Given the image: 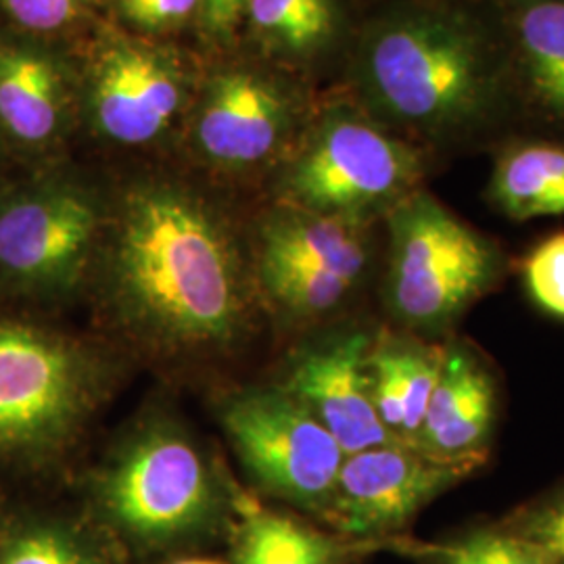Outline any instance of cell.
Listing matches in <instances>:
<instances>
[{
    "instance_id": "6da1fadb",
    "label": "cell",
    "mask_w": 564,
    "mask_h": 564,
    "mask_svg": "<svg viewBox=\"0 0 564 564\" xmlns=\"http://www.w3.org/2000/svg\"><path fill=\"white\" fill-rule=\"evenodd\" d=\"M107 286L121 321L170 349L226 345L247 321L237 242L202 197L172 182H141L123 195Z\"/></svg>"
},
{
    "instance_id": "7a4b0ae2",
    "label": "cell",
    "mask_w": 564,
    "mask_h": 564,
    "mask_svg": "<svg viewBox=\"0 0 564 564\" xmlns=\"http://www.w3.org/2000/svg\"><path fill=\"white\" fill-rule=\"evenodd\" d=\"M364 99L423 134L477 126L498 107L505 67L489 32L458 7L414 4L377 21L358 53Z\"/></svg>"
},
{
    "instance_id": "3957f363",
    "label": "cell",
    "mask_w": 564,
    "mask_h": 564,
    "mask_svg": "<svg viewBox=\"0 0 564 564\" xmlns=\"http://www.w3.org/2000/svg\"><path fill=\"white\" fill-rule=\"evenodd\" d=\"M500 251L429 193L389 209L387 300L414 328H442L494 284Z\"/></svg>"
},
{
    "instance_id": "277c9868",
    "label": "cell",
    "mask_w": 564,
    "mask_h": 564,
    "mask_svg": "<svg viewBox=\"0 0 564 564\" xmlns=\"http://www.w3.org/2000/svg\"><path fill=\"white\" fill-rule=\"evenodd\" d=\"M423 163L408 142L354 109L326 111L282 178L284 205L366 220L414 193Z\"/></svg>"
},
{
    "instance_id": "5b68a950",
    "label": "cell",
    "mask_w": 564,
    "mask_h": 564,
    "mask_svg": "<svg viewBox=\"0 0 564 564\" xmlns=\"http://www.w3.org/2000/svg\"><path fill=\"white\" fill-rule=\"evenodd\" d=\"M99 500L121 531L162 544L212 519L218 484L212 464L186 435L153 426L113 456L99 481Z\"/></svg>"
},
{
    "instance_id": "8992f818",
    "label": "cell",
    "mask_w": 564,
    "mask_h": 564,
    "mask_svg": "<svg viewBox=\"0 0 564 564\" xmlns=\"http://www.w3.org/2000/svg\"><path fill=\"white\" fill-rule=\"evenodd\" d=\"M102 228L101 203L63 176H41L0 193V274L34 293L80 281Z\"/></svg>"
},
{
    "instance_id": "52a82bcc",
    "label": "cell",
    "mask_w": 564,
    "mask_h": 564,
    "mask_svg": "<svg viewBox=\"0 0 564 564\" xmlns=\"http://www.w3.org/2000/svg\"><path fill=\"white\" fill-rule=\"evenodd\" d=\"M223 424L256 484L289 502L326 508L345 452L300 400L282 387L241 391L224 403Z\"/></svg>"
},
{
    "instance_id": "ba28073f",
    "label": "cell",
    "mask_w": 564,
    "mask_h": 564,
    "mask_svg": "<svg viewBox=\"0 0 564 564\" xmlns=\"http://www.w3.org/2000/svg\"><path fill=\"white\" fill-rule=\"evenodd\" d=\"M95 366L72 343L0 323V449L59 444L93 405Z\"/></svg>"
},
{
    "instance_id": "9c48e42d",
    "label": "cell",
    "mask_w": 564,
    "mask_h": 564,
    "mask_svg": "<svg viewBox=\"0 0 564 564\" xmlns=\"http://www.w3.org/2000/svg\"><path fill=\"white\" fill-rule=\"evenodd\" d=\"M479 466L481 460L440 458L400 440L368 447L345 456L324 510L343 533H389Z\"/></svg>"
},
{
    "instance_id": "30bf717a",
    "label": "cell",
    "mask_w": 564,
    "mask_h": 564,
    "mask_svg": "<svg viewBox=\"0 0 564 564\" xmlns=\"http://www.w3.org/2000/svg\"><path fill=\"white\" fill-rule=\"evenodd\" d=\"M184 99L181 63L147 42H105L88 69V116L102 139L116 144L142 147L162 139Z\"/></svg>"
},
{
    "instance_id": "8fae6325",
    "label": "cell",
    "mask_w": 564,
    "mask_h": 564,
    "mask_svg": "<svg viewBox=\"0 0 564 564\" xmlns=\"http://www.w3.org/2000/svg\"><path fill=\"white\" fill-rule=\"evenodd\" d=\"M293 126V101L281 84L253 69H226L203 88L193 139L203 160L245 172L276 158Z\"/></svg>"
},
{
    "instance_id": "7c38bea8",
    "label": "cell",
    "mask_w": 564,
    "mask_h": 564,
    "mask_svg": "<svg viewBox=\"0 0 564 564\" xmlns=\"http://www.w3.org/2000/svg\"><path fill=\"white\" fill-rule=\"evenodd\" d=\"M370 349L364 333L312 345L295 356L282 384L324 424L345 456L398 442L384 429L372 403Z\"/></svg>"
},
{
    "instance_id": "4fadbf2b",
    "label": "cell",
    "mask_w": 564,
    "mask_h": 564,
    "mask_svg": "<svg viewBox=\"0 0 564 564\" xmlns=\"http://www.w3.org/2000/svg\"><path fill=\"white\" fill-rule=\"evenodd\" d=\"M76 86L67 63L41 39L0 36V144L42 158L67 134Z\"/></svg>"
},
{
    "instance_id": "5bb4252c",
    "label": "cell",
    "mask_w": 564,
    "mask_h": 564,
    "mask_svg": "<svg viewBox=\"0 0 564 564\" xmlns=\"http://www.w3.org/2000/svg\"><path fill=\"white\" fill-rule=\"evenodd\" d=\"M496 419V384L466 349L445 351L437 387L410 444L449 460H481Z\"/></svg>"
},
{
    "instance_id": "9a60e30c",
    "label": "cell",
    "mask_w": 564,
    "mask_h": 564,
    "mask_svg": "<svg viewBox=\"0 0 564 564\" xmlns=\"http://www.w3.org/2000/svg\"><path fill=\"white\" fill-rule=\"evenodd\" d=\"M362 220L282 205L262 228L260 263L318 268L358 282L368 265Z\"/></svg>"
},
{
    "instance_id": "2e32d148",
    "label": "cell",
    "mask_w": 564,
    "mask_h": 564,
    "mask_svg": "<svg viewBox=\"0 0 564 564\" xmlns=\"http://www.w3.org/2000/svg\"><path fill=\"white\" fill-rule=\"evenodd\" d=\"M506 21L533 97L564 120V0H506Z\"/></svg>"
},
{
    "instance_id": "e0dca14e",
    "label": "cell",
    "mask_w": 564,
    "mask_h": 564,
    "mask_svg": "<svg viewBox=\"0 0 564 564\" xmlns=\"http://www.w3.org/2000/svg\"><path fill=\"white\" fill-rule=\"evenodd\" d=\"M489 195L508 218L523 223L564 214V147L524 142L496 163Z\"/></svg>"
},
{
    "instance_id": "ac0fdd59",
    "label": "cell",
    "mask_w": 564,
    "mask_h": 564,
    "mask_svg": "<svg viewBox=\"0 0 564 564\" xmlns=\"http://www.w3.org/2000/svg\"><path fill=\"white\" fill-rule=\"evenodd\" d=\"M245 20L272 55L310 59L335 39L339 11L335 0H247Z\"/></svg>"
},
{
    "instance_id": "d6986e66",
    "label": "cell",
    "mask_w": 564,
    "mask_h": 564,
    "mask_svg": "<svg viewBox=\"0 0 564 564\" xmlns=\"http://www.w3.org/2000/svg\"><path fill=\"white\" fill-rule=\"evenodd\" d=\"M341 550L321 531L274 512H258L242 524L237 564H335Z\"/></svg>"
},
{
    "instance_id": "ffe728a7",
    "label": "cell",
    "mask_w": 564,
    "mask_h": 564,
    "mask_svg": "<svg viewBox=\"0 0 564 564\" xmlns=\"http://www.w3.org/2000/svg\"><path fill=\"white\" fill-rule=\"evenodd\" d=\"M263 286L272 302L293 316H321L335 310L356 282L305 265L260 263Z\"/></svg>"
},
{
    "instance_id": "44dd1931",
    "label": "cell",
    "mask_w": 564,
    "mask_h": 564,
    "mask_svg": "<svg viewBox=\"0 0 564 564\" xmlns=\"http://www.w3.org/2000/svg\"><path fill=\"white\" fill-rule=\"evenodd\" d=\"M423 554L437 564H544L529 545L505 529H484L454 542L429 545Z\"/></svg>"
},
{
    "instance_id": "7402d4cb",
    "label": "cell",
    "mask_w": 564,
    "mask_h": 564,
    "mask_svg": "<svg viewBox=\"0 0 564 564\" xmlns=\"http://www.w3.org/2000/svg\"><path fill=\"white\" fill-rule=\"evenodd\" d=\"M544 564H564V485L527 506L502 527Z\"/></svg>"
},
{
    "instance_id": "603a6c76",
    "label": "cell",
    "mask_w": 564,
    "mask_h": 564,
    "mask_svg": "<svg viewBox=\"0 0 564 564\" xmlns=\"http://www.w3.org/2000/svg\"><path fill=\"white\" fill-rule=\"evenodd\" d=\"M0 564H99L93 550L59 527H32L0 552Z\"/></svg>"
},
{
    "instance_id": "cb8c5ba5",
    "label": "cell",
    "mask_w": 564,
    "mask_h": 564,
    "mask_svg": "<svg viewBox=\"0 0 564 564\" xmlns=\"http://www.w3.org/2000/svg\"><path fill=\"white\" fill-rule=\"evenodd\" d=\"M444 366V354H435L429 349L402 347L403 400V442H412L423 424L426 405L437 387Z\"/></svg>"
},
{
    "instance_id": "d4e9b609",
    "label": "cell",
    "mask_w": 564,
    "mask_h": 564,
    "mask_svg": "<svg viewBox=\"0 0 564 564\" xmlns=\"http://www.w3.org/2000/svg\"><path fill=\"white\" fill-rule=\"evenodd\" d=\"M0 11L20 34L57 36L86 18V0H0Z\"/></svg>"
},
{
    "instance_id": "484cf974",
    "label": "cell",
    "mask_w": 564,
    "mask_h": 564,
    "mask_svg": "<svg viewBox=\"0 0 564 564\" xmlns=\"http://www.w3.org/2000/svg\"><path fill=\"white\" fill-rule=\"evenodd\" d=\"M523 276L531 300L564 321V232L550 237L529 253Z\"/></svg>"
},
{
    "instance_id": "4316f807",
    "label": "cell",
    "mask_w": 564,
    "mask_h": 564,
    "mask_svg": "<svg viewBox=\"0 0 564 564\" xmlns=\"http://www.w3.org/2000/svg\"><path fill=\"white\" fill-rule=\"evenodd\" d=\"M118 4L123 20L149 32L181 28L202 13V0H118Z\"/></svg>"
},
{
    "instance_id": "83f0119b",
    "label": "cell",
    "mask_w": 564,
    "mask_h": 564,
    "mask_svg": "<svg viewBox=\"0 0 564 564\" xmlns=\"http://www.w3.org/2000/svg\"><path fill=\"white\" fill-rule=\"evenodd\" d=\"M245 4L247 0H202L199 15L212 34L230 39L245 18Z\"/></svg>"
},
{
    "instance_id": "f1b7e54d",
    "label": "cell",
    "mask_w": 564,
    "mask_h": 564,
    "mask_svg": "<svg viewBox=\"0 0 564 564\" xmlns=\"http://www.w3.org/2000/svg\"><path fill=\"white\" fill-rule=\"evenodd\" d=\"M178 564H223L218 563V561H182Z\"/></svg>"
}]
</instances>
